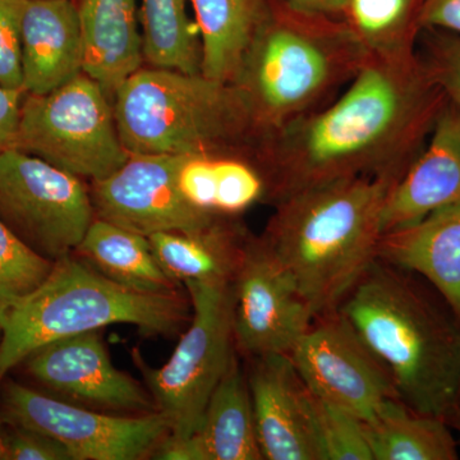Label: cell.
Masks as SVG:
<instances>
[{
	"label": "cell",
	"mask_w": 460,
	"mask_h": 460,
	"mask_svg": "<svg viewBox=\"0 0 460 460\" xmlns=\"http://www.w3.org/2000/svg\"><path fill=\"white\" fill-rule=\"evenodd\" d=\"M447 423H449L450 428L458 434V445H460V405L456 408L452 416L449 417Z\"/></svg>",
	"instance_id": "36"
},
{
	"label": "cell",
	"mask_w": 460,
	"mask_h": 460,
	"mask_svg": "<svg viewBox=\"0 0 460 460\" xmlns=\"http://www.w3.org/2000/svg\"><path fill=\"white\" fill-rule=\"evenodd\" d=\"M14 148L91 181L104 180L129 157L113 100L84 74L44 95H25Z\"/></svg>",
	"instance_id": "8"
},
{
	"label": "cell",
	"mask_w": 460,
	"mask_h": 460,
	"mask_svg": "<svg viewBox=\"0 0 460 460\" xmlns=\"http://www.w3.org/2000/svg\"><path fill=\"white\" fill-rule=\"evenodd\" d=\"M2 402L8 423L51 436L65 445L74 460L145 459L153 456L171 434L159 411L108 414L13 381L4 386Z\"/></svg>",
	"instance_id": "10"
},
{
	"label": "cell",
	"mask_w": 460,
	"mask_h": 460,
	"mask_svg": "<svg viewBox=\"0 0 460 460\" xmlns=\"http://www.w3.org/2000/svg\"><path fill=\"white\" fill-rule=\"evenodd\" d=\"M338 311L385 366L399 401L449 420L459 407L460 319L428 280L377 259Z\"/></svg>",
	"instance_id": "2"
},
{
	"label": "cell",
	"mask_w": 460,
	"mask_h": 460,
	"mask_svg": "<svg viewBox=\"0 0 460 460\" xmlns=\"http://www.w3.org/2000/svg\"><path fill=\"white\" fill-rule=\"evenodd\" d=\"M367 57L339 18L268 0L233 81L246 96L257 141L334 99Z\"/></svg>",
	"instance_id": "4"
},
{
	"label": "cell",
	"mask_w": 460,
	"mask_h": 460,
	"mask_svg": "<svg viewBox=\"0 0 460 460\" xmlns=\"http://www.w3.org/2000/svg\"><path fill=\"white\" fill-rule=\"evenodd\" d=\"M459 405H460V396H459Z\"/></svg>",
	"instance_id": "38"
},
{
	"label": "cell",
	"mask_w": 460,
	"mask_h": 460,
	"mask_svg": "<svg viewBox=\"0 0 460 460\" xmlns=\"http://www.w3.org/2000/svg\"><path fill=\"white\" fill-rule=\"evenodd\" d=\"M23 98L22 91L0 86V155L16 147Z\"/></svg>",
	"instance_id": "33"
},
{
	"label": "cell",
	"mask_w": 460,
	"mask_h": 460,
	"mask_svg": "<svg viewBox=\"0 0 460 460\" xmlns=\"http://www.w3.org/2000/svg\"><path fill=\"white\" fill-rule=\"evenodd\" d=\"M5 460H74L56 438L35 429L12 425L4 432Z\"/></svg>",
	"instance_id": "32"
},
{
	"label": "cell",
	"mask_w": 460,
	"mask_h": 460,
	"mask_svg": "<svg viewBox=\"0 0 460 460\" xmlns=\"http://www.w3.org/2000/svg\"><path fill=\"white\" fill-rule=\"evenodd\" d=\"M183 156L129 155L117 171L93 181L98 219L150 237L163 232L195 233L226 220L196 210L181 198L177 172Z\"/></svg>",
	"instance_id": "12"
},
{
	"label": "cell",
	"mask_w": 460,
	"mask_h": 460,
	"mask_svg": "<svg viewBox=\"0 0 460 460\" xmlns=\"http://www.w3.org/2000/svg\"><path fill=\"white\" fill-rule=\"evenodd\" d=\"M234 339L248 358L290 354L314 321L289 275L250 238L234 283Z\"/></svg>",
	"instance_id": "13"
},
{
	"label": "cell",
	"mask_w": 460,
	"mask_h": 460,
	"mask_svg": "<svg viewBox=\"0 0 460 460\" xmlns=\"http://www.w3.org/2000/svg\"><path fill=\"white\" fill-rule=\"evenodd\" d=\"M420 53L447 102L460 111V38L438 30H423Z\"/></svg>",
	"instance_id": "30"
},
{
	"label": "cell",
	"mask_w": 460,
	"mask_h": 460,
	"mask_svg": "<svg viewBox=\"0 0 460 460\" xmlns=\"http://www.w3.org/2000/svg\"><path fill=\"white\" fill-rule=\"evenodd\" d=\"M460 205V111L447 102L419 155L387 196L383 232Z\"/></svg>",
	"instance_id": "16"
},
{
	"label": "cell",
	"mask_w": 460,
	"mask_h": 460,
	"mask_svg": "<svg viewBox=\"0 0 460 460\" xmlns=\"http://www.w3.org/2000/svg\"><path fill=\"white\" fill-rule=\"evenodd\" d=\"M280 2L286 3L289 7L298 9V11L341 20L347 0H280Z\"/></svg>",
	"instance_id": "35"
},
{
	"label": "cell",
	"mask_w": 460,
	"mask_h": 460,
	"mask_svg": "<svg viewBox=\"0 0 460 460\" xmlns=\"http://www.w3.org/2000/svg\"><path fill=\"white\" fill-rule=\"evenodd\" d=\"M163 270L175 283H234L250 238L232 223L195 233L163 232L147 237Z\"/></svg>",
	"instance_id": "22"
},
{
	"label": "cell",
	"mask_w": 460,
	"mask_h": 460,
	"mask_svg": "<svg viewBox=\"0 0 460 460\" xmlns=\"http://www.w3.org/2000/svg\"><path fill=\"white\" fill-rule=\"evenodd\" d=\"M183 287L192 316L169 361L151 368L137 350L132 352L172 440H184L198 431L206 405L237 353L233 283L187 281Z\"/></svg>",
	"instance_id": "7"
},
{
	"label": "cell",
	"mask_w": 460,
	"mask_h": 460,
	"mask_svg": "<svg viewBox=\"0 0 460 460\" xmlns=\"http://www.w3.org/2000/svg\"><path fill=\"white\" fill-rule=\"evenodd\" d=\"M246 144L184 155L177 187L187 204L215 219L230 220L270 195L261 155L241 156Z\"/></svg>",
	"instance_id": "19"
},
{
	"label": "cell",
	"mask_w": 460,
	"mask_h": 460,
	"mask_svg": "<svg viewBox=\"0 0 460 460\" xmlns=\"http://www.w3.org/2000/svg\"><path fill=\"white\" fill-rule=\"evenodd\" d=\"M84 74L113 100L144 60L137 0H80Z\"/></svg>",
	"instance_id": "21"
},
{
	"label": "cell",
	"mask_w": 460,
	"mask_h": 460,
	"mask_svg": "<svg viewBox=\"0 0 460 460\" xmlns=\"http://www.w3.org/2000/svg\"><path fill=\"white\" fill-rule=\"evenodd\" d=\"M0 460H5L4 431L0 423Z\"/></svg>",
	"instance_id": "37"
},
{
	"label": "cell",
	"mask_w": 460,
	"mask_h": 460,
	"mask_svg": "<svg viewBox=\"0 0 460 460\" xmlns=\"http://www.w3.org/2000/svg\"><path fill=\"white\" fill-rule=\"evenodd\" d=\"M22 363L36 381L66 402L117 413L157 411L148 390L115 367L100 330L50 341Z\"/></svg>",
	"instance_id": "14"
},
{
	"label": "cell",
	"mask_w": 460,
	"mask_h": 460,
	"mask_svg": "<svg viewBox=\"0 0 460 460\" xmlns=\"http://www.w3.org/2000/svg\"><path fill=\"white\" fill-rule=\"evenodd\" d=\"M201 44V74L233 83L268 0H190Z\"/></svg>",
	"instance_id": "24"
},
{
	"label": "cell",
	"mask_w": 460,
	"mask_h": 460,
	"mask_svg": "<svg viewBox=\"0 0 460 460\" xmlns=\"http://www.w3.org/2000/svg\"></svg>",
	"instance_id": "39"
},
{
	"label": "cell",
	"mask_w": 460,
	"mask_h": 460,
	"mask_svg": "<svg viewBox=\"0 0 460 460\" xmlns=\"http://www.w3.org/2000/svg\"><path fill=\"white\" fill-rule=\"evenodd\" d=\"M422 27L460 38V0H426Z\"/></svg>",
	"instance_id": "34"
},
{
	"label": "cell",
	"mask_w": 460,
	"mask_h": 460,
	"mask_svg": "<svg viewBox=\"0 0 460 460\" xmlns=\"http://www.w3.org/2000/svg\"><path fill=\"white\" fill-rule=\"evenodd\" d=\"M0 219L56 262L75 253L96 215L81 178L11 148L0 155Z\"/></svg>",
	"instance_id": "9"
},
{
	"label": "cell",
	"mask_w": 460,
	"mask_h": 460,
	"mask_svg": "<svg viewBox=\"0 0 460 460\" xmlns=\"http://www.w3.org/2000/svg\"><path fill=\"white\" fill-rule=\"evenodd\" d=\"M248 386L257 438L268 460H326L316 401L289 354L250 358Z\"/></svg>",
	"instance_id": "15"
},
{
	"label": "cell",
	"mask_w": 460,
	"mask_h": 460,
	"mask_svg": "<svg viewBox=\"0 0 460 460\" xmlns=\"http://www.w3.org/2000/svg\"><path fill=\"white\" fill-rule=\"evenodd\" d=\"M75 253L108 279L136 292L159 295L183 287L163 270L147 237L98 217Z\"/></svg>",
	"instance_id": "23"
},
{
	"label": "cell",
	"mask_w": 460,
	"mask_h": 460,
	"mask_svg": "<svg viewBox=\"0 0 460 460\" xmlns=\"http://www.w3.org/2000/svg\"><path fill=\"white\" fill-rule=\"evenodd\" d=\"M426 0H347L341 20L376 56L417 49Z\"/></svg>",
	"instance_id": "27"
},
{
	"label": "cell",
	"mask_w": 460,
	"mask_h": 460,
	"mask_svg": "<svg viewBox=\"0 0 460 460\" xmlns=\"http://www.w3.org/2000/svg\"><path fill=\"white\" fill-rule=\"evenodd\" d=\"M190 0H141L144 59L154 68L201 74L199 29L190 16Z\"/></svg>",
	"instance_id": "26"
},
{
	"label": "cell",
	"mask_w": 460,
	"mask_h": 460,
	"mask_svg": "<svg viewBox=\"0 0 460 460\" xmlns=\"http://www.w3.org/2000/svg\"><path fill=\"white\" fill-rule=\"evenodd\" d=\"M113 108L129 155H195L257 140L242 90L202 74L140 68L115 91Z\"/></svg>",
	"instance_id": "6"
},
{
	"label": "cell",
	"mask_w": 460,
	"mask_h": 460,
	"mask_svg": "<svg viewBox=\"0 0 460 460\" xmlns=\"http://www.w3.org/2000/svg\"><path fill=\"white\" fill-rule=\"evenodd\" d=\"M374 460H456L458 440L447 420L411 411L387 399L365 422Z\"/></svg>",
	"instance_id": "25"
},
{
	"label": "cell",
	"mask_w": 460,
	"mask_h": 460,
	"mask_svg": "<svg viewBox=\"0 0 460 460\" xmlns=\"http://www.w3.org/2000/svg\"><path fill=\"white\" fill-rule=\"evenodd\" d=\"M53 266L54 262L33 252L0 219V310L40 287Z\"/></svg>",
	"instance_id": "28"
},
{
	"label": "cell",
	"mask_w": 460,
	"mask_h": 460,
	"mask_svg": "<svg viewBox=\"0 0 460 460\" xmlns=\"http://www.w3.org/2000/svg\"><path fill=\"white\" fill-rule=\"evenodd\" d=\"M22 91L44 95L84 74V41L74 0H26Z\"/></svg>",
	"instance_id": "18"
},
{
	"label": "cell",
	"mask_w": 460,
	"mask_h": 460,
	"mask_svg": "<svg viewBox=\"0 0 460 460\" xmlns=\"http://www.w3.org/2000/svg\"><path fill=\"white\" fill-rule=\"evenodd\" d=\"M289 356L317 399L365 422L398 399L385 366L339 311L317 317Z\"/></svg>",
	"instance_id": "11"
},
{
	"label": "cell",
	"mask_w": 460,
	"mask_h": 460,
	"mask_svg": "<svg viewBox=\"0 0 460 460\" xmlns=\"http://www.w3.org/2000/svg\"><path fill=\"white\" fill-rule=\"evenodd\" d=\"M377 259L428 280L460 319V205L385 233Z\"/></svg>",
	"instance_id": "20"
},
{
	"label": "cell",
	"mask_w": 460,
	"mask_h": 460,
	"mask_svg": "<svg viewBox=\"0 0 460 460\" xmlns=\"http://www.w3.org/2000/svg\"><path fill=\"white\" fill-rule=\"evenodd\" d=\"M447 102L419 50L368 54L334 99L259 142L269 201L350 178L402 174Z\"/></svg>",
	"instance_id": "1"
},
{
	"label": "cell",
	"mask_w": 460,
	"mask_h": 460,
	"mask_svg": "<svg viewBox=\"0 0 460 460\" xmlns=\"http://www.w3.org/2000/svg\"><path fill=\"white\" fill-rule=\"evenodd\" d=\"M164 460H261L247 372L237 353L206 405L198 431L184 440L166 438L155 453Z\"/></svg>",
	"instance_id": "17"
},
{
	"label": "cell",
	"mask_w": 460,
	"mask_h": 460,
	"mask_svg": "<svg viewBox=\"0 0 460 460\" xmlns=\"http://www.w3.org/2000/svg\"><path fill=\"white\" fill-rule=\"evenodd\" d=\"M25 4L26 0H0V86L20 91H22L21 29Z\"/></svg>",
	"instance_id": "31"
},
{
	"label": "cell",
	"mask_w": 460,
	"mask_h": 460,
	"mask_svg": "<svg viewBox=\"0 0 460 460\" xmlns=\"http://www.w3.org/2000/svg\"><path fill=\"white\" fill-rule=\"evenodd\" d=\"M190 296L141 293L69 255L54 262L32 293L0 310V383L42 345L127 323L145 337L172 335L190 323Z\"/></svg>",
	"instance_id": "5"
},
{
	"label": "cell",
	"mask_w": 460,
	"mask_h": 460,
	"mask_svg": "<svg viewBox=\"0 0 460 460\" xmlns=\"http://www.w3.org/2000/svg\"><path fill=\"white\" fill-rule=\"evenodd\" d=\"M402 174L350 178L275 205L261 239L314 320L338 311L377 260L387 196Z\"/></svg>",
	"instance_id": "3"
},
{
	"label": "cell",
	"mask_w": 460,
	"mask_h": 460,
	"mask_svg": "<svg viewBox=\"0 0 460 460\" xmlns=\"http://www.w3.org/2000/svg\"><path fill=\"white\" fill-rule=\"evenodd\" d=\"M316 401L317 426L326 460H374L365 420L349 411Z\"/></svg>",
	"instance_id": "29"
}]
</instances>
